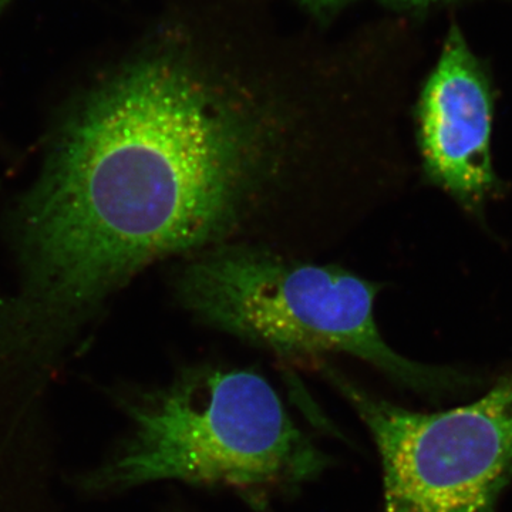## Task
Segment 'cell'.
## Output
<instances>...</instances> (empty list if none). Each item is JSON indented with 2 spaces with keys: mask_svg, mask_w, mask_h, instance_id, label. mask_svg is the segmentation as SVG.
Wrapping results in <instances>:
<instances>
[{
  "mask_svg": "<svg viewBox=\"0 0 512 512\" xmlns=\"http://www.w3.org/2000/svg\"><path fill=\"white\" fill-rule=\"evenodd\" d=\"M131 434L84 477L90 491L177 480L234 488L252 503L296 490L329 458L286 412L264 376L201 366L126 402Z\"/></svg>",
  "mask_w": 512,
  "mask_h": 512,
  "instance_id": "cell-2",
  "label": "cell"
},
{
  "mask_svg": "<svg viewBox=\"0 0 512 512\" xmlns=\"http://www.w3.org/2000/svg\"><path fill=\"white\" fill-rule=\"evenodd\" d=\"M10 2H12V0H0V15H2L3 10L6 9V6H8Z\"/></svg>",
  "mask_w": 512,
  "mask_h": 512,
  "instance_id": "cell-8",
  "label": "cell"
},
{
  "mask_svg": "<svg viewBox=\"0 0 512 512\" xmlns=\"http://www.w3.org/2000/svg\"><path fill=\"white\" fill-rule=\"evenodd\" d=\"M384 2L399 9L426 10L433 6L448 5V3H457L461 0H384Z\"/></svg>",
  "mask_w": 512,
  "mask_h": 512,
  "instance_id": "cell-6",
  "label": "cell"
},
{
  "mask_svg": "<svg viewBox=\"0 0 512 512\" xmlns=\"http://www.w3.org/2000/svg\"><path fill=\"white\" fill-rule=\"evenodd\" d=\"M369 430L382 461V512H495L512 483V367L476 402L419 413L313 363Z\"/></svg>",
  "mask_w": 512,
  "mask_h": 512,
  "instance_id": "cell-4",
  "label": "cell"
},
{
  "mask_svg": "<svg viewBox=\"0 0 512 512\" xmlns=\"http://www.w3.org/2000/svg\"><path fill=\"white\" fill-rule=\"evenodd\" d=\"M281 113L170 50L87 90L37 177L46 227L90 284L117 292L160 259L237 244L291 173Z\"/></svg>",
  "mask_w": 512,
  "mask_h": 512,
  "instance_id": "cell-1",
  "label": "cell"
},
{
  "mask_svg": "<svg viewBox=\"0 0 512 512\" xmlns=\"http://www.w3.org/2000/svg\"><path fill=\"white\" fill-rule=\"evenodd\" d=\"M177 289L195 319L284 359L315 363L326 353H345L430 396L466 389L473 380L390 348L375 316L380 286L339 266L237 242L192 255Z\"/></svg>",
  "mask_w": 512,
  "mask_h": 512,
  "instance_id": "cell-3",
  "label": "cell"
},
{
  "mask_svg": "<svg viewBox=\"0 0 512 512\" xmlns=\"http://www.w3.org/2000/svg\"><path fill=\"white\" fill-rule=\"evenodd\" d=\"M299 2L306 8L311 9L312 12L329 13L349 5L355 0H299Z\"/></svg>",
  "mask_w": 512,
  "mask_h": 512,
  "instance_id": "cell-7",
  "label": "cell"
},
{
  "mask_svg": "<svg viewBox=\"0 0 512 512\" xmlns=\"http://www.w3.org/2000/svg\"><path fill=\"white\" fill-rule=\"evenodd\" d=\"M494 94L487 67L451 25L417 106V138L427 180L468 214L483 217L501 194L491 154Z\"/></svg>",
  "mask_w": 512,
  "mask_h": 512,
  "instance_id": "cell-5",
  "label": "cell"
}]
</instances>
